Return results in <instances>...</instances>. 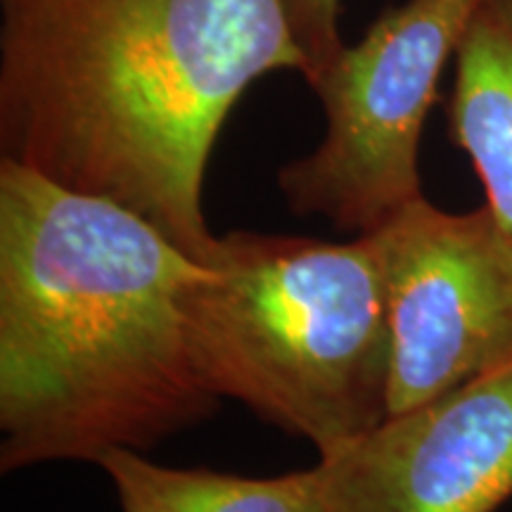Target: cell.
<instances>
[{"instance_id": "cell-1", "label": "cell", "mask_w": 512, "mask_h": 512, "mask_svg": "<svg viewBox=\"0 0 512 512\" xmlns=\"http://www.w3.org/2000/svg\"><path fill=\"white\" fill-rule=\"evenodd\" d=\"M271 72H309L283 0H0V159L131 209L202 264L211 150Z\"/></svg>"}, {"instance_id": "cell-2", "label": "cell", "mask_w": 512, "mask_h": 512, "mask_svg": "<svg viewBox=\"0 0 512 512\" xmlns=\"http://www.w3.org/2000/svg\"><path fill=\"white\" fill-rule=\"evenodd\" d=\"M200 271L131 209L0 159V470L143 453L207 418L183 311Z\"/></svg>"}, {"instance_id": "cell-3", "label": "cell", "mask_w": 512, "mask_h": 512, "mask_svg": "<svg viewBox=\"0 0 512 512\" xmlns=\"http://www.w3.org/2000/svg\"><path fill=\"white\" fill-rule=\"evenodd\" d=\"M183 311L211 394L311 441L318 456L389 418L392 328L368 235L233 230L216 238Z\"/></svg>"}, {"instance_id": "cell-4", "label": "cell", "mask_w": 512, "mask_h": 512, "mask_svg": "<svg viewBox=\"0 0 512 512\" xmlns=\"http://www.w3.org/2000/svg\"><path fill=\"white\" fill-rule=\"evenodd\" d=\"M482 0H406L387 8L311 83L325 136L278 171L297 216L366 235L420 200V136L448 57Z\"/></svg>"}, {"instance_id": "cell-5", "label": "cell", "mask_w": 512, "mask_h": 512, "mask_svg": "<svg viewBox=\"0 0 512 512\" xmlns=\"http://www.w3.org/2000/svg\"><path fill=\"white\" fill-rule=\"evenodd\" d=\"M366 235L392 328L389 415L512 366V235L494 211L420 197Z\"/></svg>"}, {"instance_id": "cell-6", "label": "cell", "mask_w": 512, "mask_h": 512, "mask_svg": "<svg viewBox=\"0 0 512 512\" xmlns=\"http://www.w3.org/2000/svg\"><path fill=\"white\" fill-rule=\"evenodd\" d=\"M318 458L323 512H496L512 498V366Z\"/></svg>"}, {"instance_id": "cell-7", "label": "cell", "mask_w": 512, "mask_h": 512, "mask_svg": "<svg viewBox=\"0 0 512 512\" xmlns=\"http://www.w3.org/2000/svg\"><path fill=\"white\" fill-rule=\"evenodd\" d=\"M448 133L512 235V0H482L460 38Z\"/></svg>"}, {"instance_id": "cell-8", "label": "cell", "mask_w": 512, "mask_h": 512, "mask_svg": "<svg viewBox=\"0 0 512 512\" xmlns=\"http://www.w3.org/2000/svg\"><path fill=\"white\" fill-rule=\"evenodd\" d=\"M117 489L121 512H323L316 467L280 477L178 470L114 448L98 463Z\"/></svg>"}, {"instance_id": "cell-9", "label": "cell", "mask_w": 512, "mask_h": 512, "mask_svg": "<svg viewBox=\"0 0 512 512\" xmlns=\"http://www.w3.org/2000/svg\"><path fill=\"white\" fill-rule=\"evenodd\" d=\"M283 5L294 41L309 64L304 81L311 86L347 46L339 34L342 0H283Z\"/></svg>"}]
</instances>
